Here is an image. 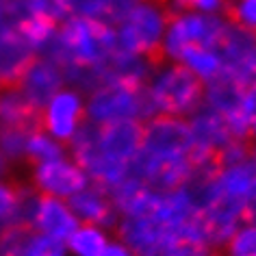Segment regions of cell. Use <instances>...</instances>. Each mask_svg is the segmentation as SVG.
<instances>
[{
    "label": "cell",
    "mask_w": 256,
    "mask_h": 256,
    "mask_svg": "<svg viewBox=\"0 0 256 256\" xmlns=\"http://www.w3.org/2000/svg\"><path fill=\"white\" fill-rule=\"evenodd\" d=\"M132 4V0H70L72 16L92 18V20L113 24L126 14V9Z\"/></svg>",
    "instance_id": "603a6c76"
},
{
    "label": "cell",
    "mask_w": 256,
    "mask_h": 256,
    "mask_svg": "<svg viewBox=\"0 0 256 256\" xmlns=\"http://www.w3.org/2000/svg\"><path fill=\"white\" fill-rule=\"evenodd\" d=\"M18 256H70V254H68L66 241L35 232V230L24 226Z\"/></svg>",
    "instance_id": "484cf974"
},
{
    "label": "cell",
    "mask_w": 256,
    "mask_h": 256,
    "mask_svg": "<svg viewBox=\"0 0 256 256\" xmlns=\"http://www.w3.org/2000/svg\"><path fill=\"white\" fill-rule=\"evenodd\" d=\"M172 14L176 11H194L206 16H226L230 0H163Z\"/></svg>",
    "instance_id": "4dcf8cb0"
},
{
    "label": "cell",
    "mask_w": 256,
    "mask_h": 256,
    "mask_svg": "<svg viewBox=\"0 0 256 256\" xmlns=\"http://www.w3.org/2000/svg\"><path fill=\"white\" fill-rule=\"evenodd\" d=\"M115 52L118 40L111 24L82 16H70L56 26L54 40L46 54L52 56L63 70H96L102 76V68Z\"/></svg>",
    "instance_id": "277c9868"
},
{
    "label": "cell",
    "mask_w": 256,
    "mask_h": 256,
    "mask_svg": "<svg viewBox=\"0 0 256 256\" xmlns=\"http://www.w3.org/2000/svg\"><path fill=\"white\" fill-rule=\"evenodd\" d=\"M111 241V228L96 226V224H78L74 232L68 236L66 246L70 256H102Z\"/></svg>",
    "instance_id": "ffe728a7"
},
{
    "label": "cell",
    "mask_w": 256,
    "mask_h": 256,
    "mask_svg": "<svg viewBox=\"0 0 256 256\" xmlns=\"http://www.w3.org/2000/svg\"><path fill=\"white\" fill-rule=\"evenodd\" d=\"M248 161L252 163V168L256 170V142L250 146V152H248Z\"/></svg>",
    "instance_id": "74e56055"
},
{
    "label": "cell",
    "mask_w": 256,
    "mask_h": 256,
    "mask_svg": "<svg viewBox=\"0 0 256 256\" xmlns=\"http://www.w3.org/2000/svg\"><path fill=\"white\" fill-rule=\"evenodd\" d=\"M22 20L20 0H0V30L16 26Z\"/></svg>",
    "instance_id": "d6a6232c"
},
{
    "label": "cell",
    "mask_w": 256,
    "mask_h": 256,
    "mask_svg": "<svg viewBox=\"0 0 256 256\" xmlns=\"http://www.w3.org/2000/svg\"><path fill=\"white\" fill-rule=\"evenodd\" d=\"M217 252L220 256H256V222L243 220Z\"/></svg>",
    "instance_id": "4316f807"
},
{
    "label": "cell",
    "mask_w": 256,
    "mask_h": 256,
    "mask_svg": "<svg viewBox=\"0 0 256 256\" xmlns=\"http://www.w3.org/2000/svg\"><path fill=\"white\" fill-rule=\"evenodd\" d=\"M18 28L20 33L24 35V40L30 48H33L35 54H46L50 44L54 40V30L56 26L54 24H48L44 20H35V18H22L18 22Z\"/></svg>",
    "instance_id": "83f0119b"
},
{
    "label": "cell",
    "mask_w": 256,
    "mask_h": 256,
    "mask_svg": "<svg viewBox=\"0 0 256 256\" xmlns=\"http://www.w3.org/2000/svg\"><path fill=\"white\" fill-rule=\"evenodd\" d=\"M248 108H250V139L256 142V87L248 89Z\"/></svg>",
    "instance_id": "e575fe53"
},
{
    "label": "cell",
    "mask_w": 256,
    "mask_h": 256,
    "mask_svg": "<svg viewBox=\"0 0 256 256\" xmlns=\"http://www.w3.org/2000/svg\"><path fill=\"white\" fill-rule=\"evenodd\" d=\"M68 152V146L61 144L59 139L50 137L46 130H42L40 126H35L28 132L26 139V150H24V163L37 165V163H46L50 158H56Z\"/></svg>",
    "instance_id": "cb8c5ba5"
},
{
    "label": "cell",
    "mask_w": 256,
    "mask_h": 256,
    "mask_svg": "<svg viewBox=\"0 0 256 256\" xmlns=\"http://www.w3.org/2000/svg\"><path fill=\"white\" fill-rule=\"evenodd\" d=\"M22 18H35L59 26L72 16L70 0H20Z\"/></svg>",
    "instance_id": "d4e9b609"
},
{
    "label": "cell",
    "mask_w": 256,
    "mask_h": 256,
    "mask_svg": "<svg viewBox=\"0 0 256 256\" xmlns=\"http://www.w3.org/2000/svg\"><path fill=\"white\" fill-rule=\"evenodd\" d=\"M68 202L80 224H96V226H104L113 230L120 220L115 204H113V198H111V191L106 187H102V184L87 182Z\"/></svg>",
    "instance_id": "2e32d148"
},
{
    "label": "cell",
    "mask_w": 256,
    "mask_h": 256,
    "mask_svg": "<svg viewBox=\"0 0 256 256\" xmlns=\"http://www.w3.org/2000/svg\"><path fill=\"white\" fill-rule=\"evenodd\" d=\"M182 68H187L202 85H208L224 76V56L220 48H194L187 50L180 59Z\"/></svg>",
    "instance_id": "44dd1931"
},
{
    "label": "cell",
    "mask_w": 256,
    "mask_h": 256,
    "mask_svg": "<svg viewBox=\"0 0 256 256\" xmlns=\"http://www.w3.org/2000/svg\"><path fill=\"white\" fill-rule=\"evenodd\" d=\"M26 196L28 187H22L11 178H0V230L22 226Z\"/></svg>",
    "instance_id": "7402d4cb"
},
{
    "label": "cell",
    "mask_w": 256,
    "mask_h": 256,
    "mask_svg": "<svg viewBox=\"0 0 256 256\" xmlns=\"http://www.w3.org/2000/svg\"><path fill=\"white\" fill-rule=\"evenodd\" d=\"M24 226H11L0 230V256H18Z\"/></svg>",
    "instance_id": "1f68e13d"
},
{
    "label": "cell",
    "mask_w": 256,
    "mask_h": 256,
    "mask_svg": "<svg viewBox=\"0 0 256 256\" xmlns=\"http://www.w3.org/2000/svg\"><path fill=\"white\" fill-rule=\"evenodd\" d=\"M33 128H18V126H0V152L14 165L24 163V150L26 139Z\"/></svg>",
    "instance_id": "f1b7e54d"
},
{
    "label": "cell",
    "mask_w": 256,
    "mask_h": 256,
    "mask_svg": "<svg viewBox=\"0 0 256 256\" xmlns=\"http://www.w3.org/2000/svg\"><path fill=\"white\" fill-rule=\"evenodd\" d=\"M191 142H194L196 154L204 158V161H215L217 154L226 148V146L236 139L230 130L228 122L222 118L220 113H215L208 106H200L196 113H191L187 118Z\"/></svg>",
    "instance_id": "9a60e30c"
},
{
    "label": "cell",
    "mask_w": 256,
    "mask_h": 256,
    "mask_svg": "<svg viewBox=\"0 0 256 256\" xmlns=\"http://www.w3.org/2000/svg\"><path fill=\"white\" fill-rule=\"evenodd\" d=\"M14 85L20 89L24 94V98L40 111L59 89L66 87V72H63V68L52 56L37 54L35 59L24 68V72L20 74V78H18Z\"/></svg>",
    "instance_id": "5bb4252c"
},
{
    "label": "cell",
    "mask_w": 256,
    "mask_h": 256,
    "mask_svg": "<svg viewBox=\"0 0 256 256\" xmlns=\"http://www.w3.org/2000/svg\"><path fill=\"white\" fill-rule=\"evenodd\" d=\"M139 150H142V124H85L72 139L68 152L87 174L89 182L106 189L118 187L132 174Z\"/></svg>",
    "instance_id": "7a4b0ae2"
},
{
    "label": "cell",
    "mask_w": 256,
    "mask_h": 256,
    "mask_svg": "<svg viewBox=\"0 0 256 256\" xmlns=\"http://www.w3.org/2000/svg\"><path fill=\"white\" fill-rule=\"evenodd\" d=\"M85 124H87L85 94L70 85L59 89L37 111V126L66 146L72 144V139L82 130Z\"/></svg>",
    "instance_id": "9c48e42d"
},
{
    "label": "cell",
    "mask_w": 256,
    "mask_h": 256,
    "mask_svg": "<svg viewBox=\"0 0 256 256\" xmlns=\"http://www.w3.org/2000/svg\"><path fill=\"white\" fill-rule=\"evenodd\" d=\"M215 161L196 154L189 124L182 118L152 115L142 124V150L132 176L156 191L178 189L191 182L196 172Z\"/></svg>",
    "instance_id": "6da1fadb"
},
{
    "label": "cell",
    "mask_w": 256,
    "mask_h": 256,
    "mask_svg": "<svg viewBox=\"0 0 256 256\" xmlns=\"http://www.w3.org/2000/svg\"><path fill=\"white\" fill-rule=\"evenodd\" d=\"M246 220L256 222V191L252 194V198L248 200V206H246Z\"/></svg>",
    "instance_id": "8d00e7d4"
},
{
    "label": "cell",
    "mask_w": 256,
    "mask_h": 256,
    "mask_svg": "<svg viewBox=\"0 0 256 256\" xmlns=\"http://www.w3.org/2000/svg\"><path fill=\"white\" fill-rule=\"evenodd\" d=\"M202 104L220 113L228 122L236 139H246V142L250 139V108L246 87L236 85L228 76H222V78L204 85Z\"/></svg>",
    "instance_id": "7c38bea8"
},
{
    "label": "cell",
    "mask_w": 256,
    "mask_h": 256,
    "mask_svg": "<svg viewBox=\"0 0 256 256\" xmlns=\"http://www.w3.org/2000/svg\"><path fill=\"white\" fill-rule=\"evenodd\" d=\"M102 256H137V254L132 252V250L128 248L124 241H120L118 236H115V239L106 246L104 252H102Z\"/></svg>",
    "instance_id": "836d02e7"
},
{
    "label": "cell",
    "mask_w": 256,
    "mask_h": 256,
    "mask_svg": "<svg viewBox=\"0 0 256 256\" xmlns=\"http://www.w3.org/2000/svg\"><path fill=\"white\" fill-rule=\"evenodd\" d=\"M144 94L150 118L163 115L187 120L202 106L204 85L178 61L163 59L152 66L148 80L144 82Z\"/></svg>",
    "instance_id": "5b68a950"
},
{
    "label": "cell",
    "mask_w": 256,
    "mask_h": 256,
    "mask_svg": "<svg viewBox=\"0 0 256 256\" xmlns=\"http://www.w3.org/2000/svg\"><path fill=\"white\" fill-rule=\"evenodd\" d=\"M228 26L230 22L226 16L176 11L170 16L168 30L161 44V56L165 61H178L187 50L220 48Z\"/></svg>",
    "instance_id": "ba28073f"
},
{
    "label": "cell",
    "mask_w": 256,
    "mask_h": 256,
    "mask_svg": "<svg viewBox=\"0 0 256 256\" xmlns=\"http://www.w3.org/2000/svg\"><path fill=\"white\" fill-rule=\"evenodd\" d=\"M35 56L37 54L26 44L18 24L7 30H0V80L2 85L16 82Z\"/></svg>",
    "instance_id": "e0dca14e"
},
{
    "label": "cell",
    "mask_w": 256,
    "mask_h": 256,
    "mask_svg": "<svg viewBox=\"0 0 256 256\" xmlns=\"http://www.w3.org/2000/svg\"><path fill=\"white\" fill-rule=\"evenodd\" d=\"M152 66H154V61L148 59V56L124 52V50L118 48V52L102 68V80H118L126 82V85L144 87V82L148 80L152 72Z\"/></svg>",
    "instance_id": "ac0fdd59"
},
{
    "label": "cell",
    "mask_w": 256,
    "mask_h": 256,
    "mask_svg": "<svg viewBox=\"0 0 256 256\" xmlns=\"http://www.w3.org/2000/svg\"><path fill=\"white\" fill-rule=\"evenodd\" d=\"M87 182V174L70 152L56 158H50L46 163L30 165L28 170V189L40 196L70 200Z\"/></svg>",
    "instance_id": "30bf717a"
},
{
    "label": "cell",
    "mask_w": 256,
    "mask_h": 256,
    "mask_svg": "<svg viewBox=\"0 0 256 256\" xmlns=\"http://www.w3.org/2000/svg\"><path fill=\"white\" fill-rule=\"evenodd\" d=\"M78 224L80 222L76 220V215L68 200L40 196L28 189L26 202H24L22 226L35 230V232L54 236V239L68 241V236L74 232Z\"/></svg>",
    "instance_id": "8fae6325"
},
{
    "label": "cell",
    "mask_w": 256,
    "mask_h": 256,
    "mask_svg": "<svg viewBox=\"0 0 256 256\" xmlns=\"http://www.w3.org/2000/svg\"><path fill=\"white\" fill-rule=\"evenodd\" d=\"M172 11L163 0H132L126 14L113 24L118 48L124 52L154 59L168 30Z\"/></svg>",
    "instance_id": "8992f818"
},
{
    "label": "cell",
    "mask_w": 256,
    "mask_h": 256,
    "mask_svg": "<svg viewBox=\"0 0 256 256\" xmlns=\"http://www.w3.org/2000/svg\"><path fill=\"white\" fill-rule=\"evenodd\" d=\"M226 18L232 26L256 33V0H230Z\"/></svg>",
    "instance_id": "f546056e"
},
{
    "label": "cell",
    "mask_w": 256,
    "mask_h": 256,
    "mask_svg": "<svg viewBox=\"0 0 256 256\" xmlns=\"http://www.w3.org/2000/svg\"><path fill=\"white\" fill-rule=\"evenodd\" d=\"M14 168L16 165L9 161L7 156L0 152V178H11V174H14Z\"/></svg>",
    "instance_id": "d590c367"
},
{
    "label": "cell",
    "mask_w": 256,
    "mask_h": 256,
    "mask_svg": "<svg viewBox=\"0 0 256 256\" xmlns=\"http://www.w3.org/2000/svg\"><path fill=\"white\" fill-rule=\"evenodd\" d=\"M0 126H37V108L24 98V94L14 82L0 87Z\"/></svg>",
    "instance_id": "d6986e66"
},
{
    "label": "cell",
    "mask_w": 256,
    "mask_h": 256,
    "mask_svg": "<svg viewBox=\"0 0 256 256\" xmlns=\"http://www.w3.org/2000/svg\"><path fill=\"white\" fill-rule=\"evenodd\" d=\"M115 236L137 256H217L198 217L191 224H170L156 217H120Z\"/></svg>",
    "instance_id": "3957f363"
},
{
    "label": "cell",
    "mask_w": 256,
    "mask_h": 256,
    "mask_svg": "<svg viewBox=\"0 0 256 256\" xmlns=\"http://www.w3.org/2000/svg\"><path fill=\"white\" fill-rule=\"evenodd\" d=\"M0 87H2V80H0Z\"/></svg>",
    "instance_id": "f35d334b"
},
{
    "label": "cell",
    "mask_w": 256,
    "mask_h": 256,
    "mask_svg": "<svg viewBox=\"0 0 256 256\" xmlns=\"http://www.w3.org/2000/svg\"><path fill=\"white\" fill-rule=\"evenodd\" d=\"M224 56V76L241 87H256V33L230 24L220 44Z\"/></svg>",
    "instance_id": "4fadbf2b"
},
{
    "label": "cell",
    "mask_w": 256,
    "mask_h": 256,
    "mask_svg": "<svg viewBox=\"0 0 256 256\" xmlns=\"http://www.w3.org/2000/svg\"><path fill=\"white\" fill-rule=\"evenodd\" d=\"M87 124H126L137 122L144 124L150 118L144 87L126 85L118 80H102L92 92L85 94Z\"/></svg>",
    "instance_id": "52a82bcc"
}]
</instances>
